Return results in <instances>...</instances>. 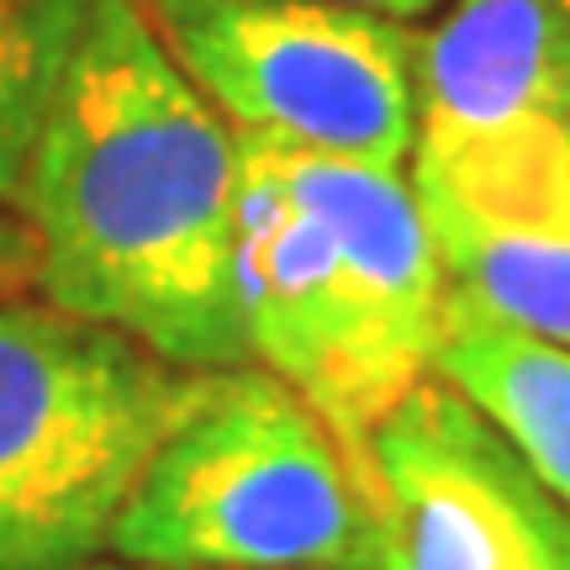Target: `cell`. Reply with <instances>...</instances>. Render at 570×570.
Listing matches in <instances>:
<instances>
[{"label": "cell", "mask_w": 570, "mask_h": 570, "mask_svg": "<svg viewBox=\"0 0 570 570\" xmlns=\"http://www.w3.org/2000/svg\"><path fill=\"white\" fill-rule=\"evenodd\" d=\"M433 375L465 391L570 512V348L497 323L449 291Z\"/></svg>", "instance_id": "8"}, {"label": "cell", "mask_w": 570, "mask_h": 570, "mask_svg": "<svg viewBox=\"0 0 570 570\" xmlns=\"http://www.w3.org/2000/svg\"><path fill=\"white\" fill-rule=\"evenodd\" d=\"M302 570H333V566H302Z\"/></svg>", "instance_id": "15"}, {"label": "cell", "mask_w": 570, "mask_h": 570, "mask_svg": "<svg viewBox=\"0 0 570 570\" xmlns=\"http://www.w3.org/2000/svg\"><path fill=\"white\" fill-rule=\"evenodd\" d=\"M142 570H370L375 502L333 428L269 370H217L111 529Z\"/></svg>", "instance_id": "3"}, {"label": "cell", "mask_w": 570, "mask_h": 570, "mask_svg": "<svg viewBox=\"0 0 570 570\" xmlns=\"http://www.w3.org/2000/svg\"><path fill=\"white\" fill-rule=\"evenodd\" d=\"M80 0H0V202L17 206L42 101Z\"/></svg>", "instance_id": "10"}, {"label": "cell", "mask_w": 570, "mask_h": 570, "mask_svg": "<svg viewBox=\"0 0 570 570\" xmlns=\"http://www.w3.org/2000/svg\"><path fill=\"white\" fill-rule=\"evenodd\" d=\"M238 142L233 285L248 365L296 391L370 481V433L423 375L386 344L333 227L285 175L281 148Z\"/></svg>", "instance_id": "5"}, {"label": "cell", "mask_w": 570, "mask_h": 570, "mask_svg": "<svg viewBox=\"0 0 570 570\" xmlns=\"http://www.w3.org/2000/svg\"><path fill=\"white\" fill-rule=\"evenodd\" d=\"M85 570H142V566H85Z\"/></svg>", "instance_id": "13"}, {"label": "cell", "mask_w": 570, "mask_h": 570, "mask_svg": "<svg viewBox=\"0 0 570 570\" xmlns=\"http://www.w3.org/2000/svg\"><path fill=\"white\" fill-rule=\"evenodd\" d=\"M554 6H560V17H566V21H570V0H554Z\"/></svg>", "instance_id": "14"}, {"label": "cell", "mask_w": 570, "mask_h": 570, "mask_svg": "<svg viewBox=\"0 0 570 570\" xmlns=\"http://www.w3.org/2000/svg\"><path fill=\"white\" fill-rule=\"evenodd\" d=\"M212 375L53 302H0V570L90 566Z\"/></svg>", "instance_id": "2"}, {"label": "cell", "mask_w": 570, "mask_h": 570, "mask_svg": "<svg viewBox=\"0 0 570 570\" xmlns=\"http://www.w3.org/2000/svg\"><path fill=\"white\" fill-rule=\"evenodd\" d=\"M169 59L238 138L407 169L417 27L338 0H138Z\"/></svg>", "instance_id": "4"}, {"label": "cell", "mask_w": 570, "mask_h": 570, "mask_svg": "<svg viewBox=\"0 0 570 570\" xmlns=\"http://www.w3.org/2000/svg\"><path fill=\"white\" fill-rule=\"evenodd\" d=\"M38 265H42V248L32 223L11 202H0V302L27 296L38 285Z\"/></svg>", "instance_id": "11"}, {"label": "cell", "mask_w": 570, "mask_h": 570, "mask_svg": "<svg viewBox=\"0 0 570 570\" xmlns=\"http://www.w3.org/2000/svg\"><path fill=\"white\" fill-rule=\"evenodd\" d=\"M338 6H354V11H370V17L386 21H417L428 11H439L444 0H338Z\"/></svg>", "instance_id": "12"}, {"label": "cell", "mask_w": 570, "mask_h": 570, "mask_svg": "<svg viewBox=\"0 0 570 570\" xmlns=\"http://www.w3.org/2000/svg\"><path fill=\"white\" fill-rule=\"evenodd\" d=\"M570 127V21L554 0H449L417 27L412 148Z\"/></svg>", "instance_id": "7"}, {"label": "cell", "mask_w": 570, "mask_h": 570, "mask_svg": "<svg viewBox=\"0 0 570 570\" xmlns=\"http://www.w3.org/2000/svg\"><path fill=\"white\" fill-rule=\"evenodd\" d=\"M449 291L570 348V190L512 212H423Z\"/></svg>", "instance_id": "9"}, {"label": "cell", "mask_w": 570, "mask_h": 570, "mask_svg": "<svg viewBox=\"0 0 570 570\" xmlns=\"http://www.w3.org/2000/svg\"><path fill=\"white\" fill-rule=\"evenodd\" d=\"M238 169V132L138 0H80L17 190L42 248V302L185 370L248 365L233 285Z\"/></svg>", "instance_id": "1"}, {"label": "cell", "mask_w": 570, "mask_h": 570, "mask_svg": "<svg viewBox=\"0 0 570 570\" xmlns=\"http://www.w3.org/2000/svg\"><path fill=\"white\" fill-rule=\"evenodd\" d=\"M370 502V570H570V512L444 375L375 423Z\"/></svg>", "instance_id": "6"}]
</instances>
